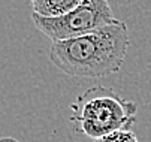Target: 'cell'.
I'll list each match as a JSON object with an SVG mask.
<instances>
[{
    "instance_id": "6da1fadb",
    "label": "cell",
    "mask_w": 151,
    "mask_h": 142,
    "mask_svg": "<svg viewBox=\"0 0 151 142\" xmlns=\"http://www.w3.org/2000/svg\"><path fill=\"white\" fill-rule=\"evenodd\" d=\"M127 49V26L117 19L87 34L52 42L50 60L69 76L103 78L121 69Z\"/></svg>"
},
{
    "instance_id": "7a4b0ae2",
    "label": "cell",
    "mask_w": 151,
    "mask_h": 142,
    "mask_svg": "<svg viewBox=\"0 0 151 142\" xmlns=\"http://www.w3.org/2000/svg\"><path fill=\"white\" fill-rule=\"evenodd\" d=\"M70 121L88 138L97 139L117 130H130L136 123L138 105L112 88L96 85L85 90L70 106Z\"/></svg>"
},
{
    "instance_id": "3957f363",
    "label": "cell",
    "mask_w": 151,
    "mask_h": 142,
    "mask_svg": "<svg viewBox=\"0 0 151 142\" xmlns=\"http://www.w3.org/2000/svg\"><path fill=\"white\" fill-rule=\"evenodd\" d=\"M32 19L36 29L52 42L87 34L117 21L108 0H82L75 9L60 16H42L33 12Z\"/></svg>"
},
{
    "instance_id": "277c9868",
    "label": "cell",
    "mask_w": 151,
    "mask_h": 142,
    "mask_svg": "<svg viewBox=\"0 0 151 142\" xmlns=\"http://www.w3.org/2000/svg\"><path fill=\"white\" fill-rule=\"evenodd\" d=\"M33 12L42 16H60L75 9L82 0H30Z\"/></svg>"
},
{
    "instance_id": "5b68a950",
    "label": "cell",
    "mask_w": 151,
    "mask_h": 142,
    "mask_svg": "<svg viewBox=\"0 0 151 142\" xmlns=\"http://www.w3.org/2000/svg\"><path fill=\"white\" fill-rule=\"evenodd\" d=\"M93 142H139V141L132 130H117L102 138H97Z\"/></svg>"
},
{
    "instance_id": "8992f818",
    "label": "cell",
    "mask_w": 151,
    "mask_h": 142,
    "mask_svg": "<svg viewBox=\"0 0 151 142\" xmlns=\"http://www.w3.org/2000/svg\"><path fill=\"white\" fill-rule=\"evenodd\" d=\"M0 142H19L15 138H0Z\"/></svg>"
}]
</instances>
